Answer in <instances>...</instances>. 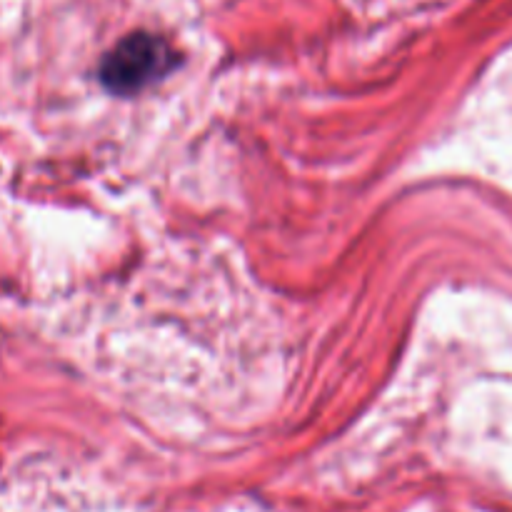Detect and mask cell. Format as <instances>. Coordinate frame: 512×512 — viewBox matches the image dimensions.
I'll list each match as a JSON object with an SVG mask.
<instances>
[{"mask_svg": "<svg viewBox=\"0 0 512 512\" xmlns=\"http://www.w3.org/2000/svg\"><path fill=\"white\" fill-rule=\"evenodd\" d=\"M173 50L165 40L135 33L120 40L103 60V83L115 93H133L173 68Z\"/></svg>", "mask_w": 512, "mask_h": 512, "instance_id": "cell-1", "label": "cell"}]
</instances>
